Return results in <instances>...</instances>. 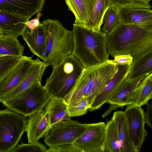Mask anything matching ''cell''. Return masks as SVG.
Listing matches in <instances>:
<instances>
[{
  "instance_id": "4",
  "label": "cell",
  "mask_w": 152,
  "mask_h": 152,
  "mask_svg": "<svg viewBox=\"0 0 152 152\" xmlns=\"http://www.w3.org/2000/svg\"><path fill=\"white\" fill-rule=\"evenodd\" d=\"M42 23L46 37L43 61L48 66L53 67L72 53L74 47L72 31L64 27L57 20L48 19Z\"/></svg>"
},
{
  "instance_id": "38",
  "label": "cell",
  "mask_w": 152,
  "mask_h": 152,
  "mask_svg": "<svg viewBox=\"0 0 152 152\" xmlns=\"http://www.w3.org/2000/svg\"><path fill=\"white\" fill-rule=\"evenodd\" d=\"M144 0L149 2L151 0Z\"/></svg>"
},
{
  "instance_id": "34",
  "label": "cell",
  "mask_w": 152,
  "mask_h": 152,
  "mask_svg": "<svg viewBox=\"0 0 152 152\" xmlns=\"http://www.w3.org/2000/svg\"><path fill=\"white\" fill-rule=\"evenodd\" d=\"M42 15L41 12H38L37 13L36 18L25 22L26 27L30 31H32L41 25V23L40 22L39 20Z\"/></svg>"
},
{
  "instance_id": "6",
  "label": "cell",
  "mask_w": 152,
  "mask_h": 152,
  "mask_svg": "<svg viewBox=\"0 0 152 152\" xmlns=\"http://www.w3.org/2000/svg\"><path fill=\"white\" fill-rule=\"evenodd\" d=\"M26 117L8 108L0 110V152H11L26 132Z\"/></svg>"
},
{
  "instance_id": "2",
  "label": "cell",
  "mask_w": 152,
  "mask_h": 152,
  "mask_svg": "<svg viewBox=\"0 0 152 152\" xmlns=\"http://www.w3.org/2000/svg\"><path fill=\"white\" fill-rule=\"evenodd\" d=\"M74 47L72 54L84 69L100 65L109 60L107 34L75 24L72 31Z\"/></svg>"
},
{
  "instance_id": "15",
  "label": "cell",
  "mask_w": 152,
  "mask_h": 152,
  "mask_svg": "<svg viewBox=\"0 0 152 152\" xmlns=\"http://www.w3.org/2000/svg\"><path fill=\"white\" fill-rule=\"evenodd\" d=\"M48 66L38 58L28 73L18 86L10 93L3 98L0 102H6L13 99L36 83H41L44 72Z\"/></svg>"
},
{
  "instance_id": "22",
  "label": "cell",
  "mask_w": 152,
  "mask_h": 152,
  "mask_svg": "<svg viewBox=\"0 0 152 152\" xmlns=\"http://www.w3.org/2000/svg\"><path fill=\"white\" fill-rule=\"evenodd\" d=\"M112 119L121 145V152H135L130 137L124 112L122 111L115 112Z\"/></svg>"
},
{
  "instance_id": "7",
  "label": "cell",
  "mask_w": 152,
  "mask_h": 152,
  "mask_svg": "<svg viewBox=\"0 0 152 152\" xmlns=\"http://www.w3.org/2000/svg\"><path fill=\"white\" fill-rule=\"evenodd\" d=\"M51 98L41 83H39L2 104L7 108L26 117L43 110Z\"/></svg>"
},
{
  "instance_id": "18",
  "label": "cell",
  "mask_w": 152,
  "mask_h": 152,
  "mask_svg": "<svg viewBox=\"0 0 152 152\" xmlns=\"http://www.w3.org/2000/svg\"><path fill=\"white\" fill-rule=\"evenodd\" d=\"M27 18L20 15L0 10V29L3 35L17 37L26 27Z\"/></svg>"
},
{
  "instance_id": "28",
  "label": "cell",
  "mask_w": 152,
  "mask_h": 152,
  "mask_svg": "<svg viewBox=\"0 0 152 152\" xmlns=\"http://www.w3.org/2000/svg\"><path fill=\"white\" fill-rule=\"evenodd\" d=\"M90 107L91 104L88 98L80 97L67 104V110L71 117L86 114Z\"/></svg>"
},
{
  "instance_id": "20",
  "label": "cell",
  "mask_w": 152,
  "mask_h": 152,
  "mask_svg": "<svg viewBox=\"0 0 152 152\" xmlns=\"http://www.w3.org/2000/svg\"><path fill=\"white\" fill-rule=\"evenodd\" d=\"M75 18L74 24L85 28L96 0H65Z\"/></svg>"
},
{
  "instance_id": "27",
  "label": "cell",
  "mask_w": 152,
  "mask_h": 152,
  "mask_svg": "<svg viewBox=\"0 0 152 152\" xmlns=\"http://www.w3.org/2000/svg\"><path fill=\"white\" fill-rule=\"evenodd\" d=\"M106 124L103 152H121V145L113 121L111 119L108 121Z\"/></svg>"
},
{
  "instance_id": "11",
  "label": "cell",
  "mask_w": 152,
  "mask_h": 152,
  "mask_svg": "<svg viewBox=\"0 0 152 152\" xmlns=\"http://www.w3.org/2000/svg\"><path fill=\"white\" fill-rule=\"evenodd\" d=\"M35 61L32 57L22 56L18 62L0 79V101L18 86Z\"/></svg>"
},
{
  "instance_id": "32",
  "label": "cell",
  "mask_w": 152,
  "mask_h": 152,
  "mask_svg": "<svg viewBox=\"0 0 152 152\" xmlns=\"http://www.w3.org/2000/svg\"><path fill=\"white\" fill-rule=\"evenodd\" d=\"M21 57L0 56V79L18 62Z\"/></svg>"
},
{
  "instance_id": "35",
  "label": "cell",
  "mask_w": 152,
  "mask_h": 152,
  "mask_svg": "<svg viewBox=\"0 0 152 152\" xmlns=\"http://www.w3.org/2000/svg\"><path fill=\"white\" fill-rule=\"evenodd\" d=\"M55 152H81L78 149L75 147L72 144H65L54 148Z\"/></svg>"
},
{
  "instance_id": "24",
  "label": "cell",
  "mask_w": 152,
  "mask_h": 152,
  "mask_svg": "<svg viewBox=\"0 0 152 152\" xmlns=\"http://www.w3.org/2000/svg\"><path fill=\"white\" fill-rule=\"evenodd\" d=\"M110 7V0H96L85 28L96 31H100L104 16Z\"/></svg>"
},
{
  "instance_id": "13",
  "label": "cell",
  "mask_w": 152,
  "mask_h": 152,
  "mask_svg": "<svg viewBox=\"0 0 152 152\" xmlns=\"http://www.w3.org/2000/svg\"><path fill=\"white\" fill-rule=\"evenodd\" d=\"M143 78L132 81H129L126 78L124 80L107 101L110 106L102 115V118L106 117L118 108L133 104L134 91Z\"/></svg>"
},
{
  "instance_id": "9",
  "label": "cell",
  "mask_w": 152,
  "mask_h": 152,
  "mask_svg": "<svg viewBox=\"0 0 152 152\" xmlns=\"http://www.w3.org/2000/svg\"><path fill=\"white\" fill-rule=\"evenodd\" d=\"M124 112L131 141L135 152H139L148 135L144 111L141 107L132 104L127 105Z\"/></svg>"
},
{
  "instance_id": "12",
  "label": "cell",
  "mask_w": 152,
  "mask_h": 152,
  "mask_svg": "<svg viewBox=\"0 0 152 152\" xmlns=\"http://www.w3.org/2000/svg\"><path fill=\"white\" fill-rule=\"evenodd\" d=\"M117 65L118 67L117 72L95 98L88 110L89 111L97 110L107 103L108 100L127 78L131 65Z\"/></svg>"
},
{
  "instance_id": "10",
  "label": "cell",
  "mask_w": 152,
  "mask_h": 152,
  "mask_svg": "<svg viewBox=\"0 0 152 152\" xmlns=\"http://www.w3.org/2000/svg\"><path fill=\"white\" fill-rule=\"evenodd\" d=\"M85 124L84 132L72 144L81 152H103L106 124L99 122Z\"/></svg>"
},
{
  "instance_id": "5",
  "label": "cell",
  "mask_w": 152,
  "mask_h": 152,
  "mask_svg": "<svg viewBox=\"0 0 152 152\" xmlns=\"http://www.w3.org/2000/svg\"><path fill=\"white\" fill-rule=\"evenodd\" d=\"M84 68L72 53L60 64L52 67L50 76L44 86L52 97L64 99L72 90Z\"/></svg>"
},
{
  "instance_id": "33",
  "label": "cell",
  "mask_w": 152,
  "mask_h": 152,
  "mask_svg": "<svg viewBox=\"0 0 152 152\" xmlns=\"http://www.w3.org/2000/svg\"><path fill=\"white\" fill-rule=\"evenodd\" d=\"M113 60H108L109 61L115 65H131L133 60L129 54L121 55L114 57Z\"/></svg>"
},
{
  "instance_id": "1",
  "label": "cell",
  "mask_w": 152,
  "mask_h": 152,
  "mask_svg": "<svg viewBox=\"0 0 152 152\" xmlns=\"http://www.w3.org/2000/svg\"><path fill=\"white\" fill-rule=\"evenodd\" d=\"M107 43L109 55L129 54L134 59L152 49V26L119 22L107 34Z\"/></svg>"
},
{
  "instance_id": "8",
  "label": "cell",
  "mask_w": 152,
  "mask_h": 152,
  "mask_svg": "<svg viewBox=\"0 0 152 152\" xmlns=\"http://www.w3.org/2000/svg\"><path fill=\"white\" fill-rule=\"evenodd\" d=\"M85 127V124L70 118L61 121L50 127L44 141L49 148L72 144L83 133Z\"/></svg>"
},
{
  "instance_id": "3",
  "label": "cell",
  "mask_w": 152,
  "mask_h": 152,
  "mask_svg": "<svg viewBox=\"0 0 152 152\" xmlns=\"http://www.w3.org/2000/svg\"><path fill=\"white\" fill-rule=\"evenodd\" d=\"M118 69L117 65L108 60L100 65L84 69L74 87L64 99V101L67 104L79 97H86L91 105L95 98Z\"/></svg>"
},
{
  "instance_id": "25",
  "label": "cell",
  "mask_w": 152,
  "mask_h": 152,
  "mask_svg": "<svg viewBox=\"0 0 152 152\" xmlns=\"http://www.w3.org/2000/svg\"><path fill=\"white\" fill-rule=\"evenodd\" d=\"M152 98V73L141 81L134 93L133 104L138 106L147 104Z\"/></svg>"
},
{
  "instance_id": "29",
  "label": "cell",
  "mask_w": 152,
  "mask_h": 152,
  "mask_svg": "<svg viewBox=\"0 0 152 152\" xmlns=\"http://www.w3.org/2000/svg\"><path fill=\"white\" fill-rule=\"evenodd\" d=\"M119 22L118 11L114 7H111L106 12L103 18L101 31L107 34Z\"/></svg>"
},
{
  "instance_id": "16",
  "label": "cell",
  "mask_w": 152,
  "mask_h": 152,
  "mask_svg": "<svg viewBox=\"0 0 152 152\" xmlns=\"http://www.w3.org/2000/svg\"><path fill=\"white\" fill-rule=\"evenodd\" d=\"M50 127L45 110H40L29 116L26 129L28 142H37L40 138L45 137Z\"/></svg>"
},
{
  "instance_id": "37",
  "label": "cell",
  "mask_w": 152,
  "mask_h": 152,
  "mask_svg": "<svg viewBox=\"0 0 152 152\" xmlns=\"http://www.w3.org/2000/svg\"><path fill=\"white\" fill-rule=\"evenodd\" d=\"M3 33L1 31V30L0 29V37L3 36Z\"/></svg>"
},
{
  "instance_id": "31",
  "label": "cell",
  "mask_w": 152,
  "mask_h": 152,
  "mask_svg": "<svg viewBox=\"0 0 152 152\" xmlns=\"http://www.w3.org/2000/svg\"><path fill=\"white\" fill-rule=\"evenodd\" d=\"M47 150L45 145L38 142L27 144H18L11 152H47Z\"/></svg>"
},
{
  "instance_id": "30",
  "label": "cell",
  "mask_w": 152,
  "mask_h": 152,
  "mask_svg": "<svg viewBox=\"0 0 152 152\" xmlns=\"http://www.w3.org/2000/svg\"><path fill=\"white\" fill-rule=\"evenodd\" d=\"M111 7L118 9L122 8H144L151 9V5L144 0H110Z\"/></svg>"
},
{
  "instance_id": "19",
  "label": "cell",
  "mask_w": 152,
  "mask_h": 152,
  "mask_svg": "<svg viewBox=\"0 0 152 152\" xmlns=\"http://www.w3.org/2000/svg\"><path fill=\"white\" fill-rule=\"evenodd\" d=\"M118 10L120 23L125 24L152 26L151 9L122 8Z\"/></svg>"
},
{
  "instance_id": "36",
  "label": "cell",
  "mask_w": 152,
  "mask_h": 152,
  "mask_svg": "<svg viewBox=\"0 0 152 152\" xmlns=\"http://www.w3.org/2000/svg\"><path fill=\"white\" fill-rule=\"evenodd\" d=\"M152 104H147L146 112L144 114L145 123L151 129L152 128Z\"/></svg>"
},
{
  "instance_id": "14",
  "label": "cell",
  "mask_w": 152,
  "mask_h": 152,
  "mask_svg": "<svg viewBox=\"0 0 152 152\" xmlns=\"http://www.w3.org/2000/svg\"><path fill=\"white\" fill-rule=\"evenodd\" d=\"M45 1V0H0V10L29 19L42 10Z\"/></svg>"
},
{
  "instance_id": "23",
  "label": "cell",
  "mask_w": 152,
  "mask_h": 152,
  "mask_svg": "<svg viewBox=\"0 0 152 152\" xmlns=\"http://www.w3.org/2000/svg\"><path fill=\"white\" fill-rule=\"evenodd\" d=\"M45 109L50 127L71 118L68 112L67 104L63 99L52 97Z\"/></svg>"
},
{
  "instance_id": "21",
  "label": "cell",
  "mask_w": 152,
  "mask_h": 152,
  "mask_svg": "<svg viewBox=\"0 0 152 152\" xmlns=\"http://www.w3.org/2000/svg\"><path fill=\"white\" fill-rule=\"evenodd\" d=\"M152 73V49L133 59L126 79L132 81Z\"/></svg>"
},
{
  "instance_id": "26",
  "label": "cell",
  "mask_w": 152,
  "mask_h": 152,
  "mask_svg": "<svg viewBox=\"0 0 152 152\" xmlns=\"http://www.w3.org/2000/svg\"><path fill=\"white\" fill-rule=\"evenodd\" d=\"M24 48L17 37L6 35L0 37V56L21 57Z\"/></svg>"
},
{
  "instance_id": "17",
  "label": "cell",
  "mask_w": 152,
  "mask_h": 152,
  "mask_svg": "<svg viewBox=\"0 0 152 152\" xmlns=\"http://www.w3.org/2000/svg\"><path fill=\"white\" fill-rule=\"evenodd\" d=\"M21 35L31 51L44 61L46 37L42 23L31 31L26 26Z\"/></svg>"
}]
</instances>
